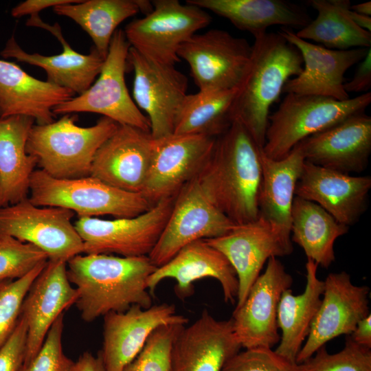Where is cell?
Here are the masks:
<instances>
[{"mask_svg":"<svg viewBox=\"0 0 371 371\" xmlns=\"http://www.w3.org/2000/svg\"><path fill=\"white\" fill-rule=\"evenodd\" d=\"M293 278L275 257L267 260L262 274L252 284L244 302L232 316L234 333L242 348H272L280 339L277 313L282 293L291 289Z\"/></svg>","mask_w":371,"mask_h":371,"instance_id":"cell-15","label":"cell"},{"mask_svg":"<svg viewBox=\"0 0 371 371\" xmlns=\"http://www.w3.org/2000/svg\"><path fill=\"white\" fill-rule=\"evenodd\" d=\"M235 225L216 207L196 177L175 196L168 219L148 256L159 267L186 245L219 237Z\"/></svg>","mask_w":371,"mask_h":371,"instance_id":"cell-10","label":"cell"},{"mask_svg":"<svg viewBox=\"0 0 371 371\" xmlns=\"http://www.w3.org/2000/svg\"><path fill=\"white\" fill-rule=\"evenodd\" d=\"M64 313L55 320L35 357L19 371H71L74 362L63 349Z\"/></svg>","mask_w":371,"mask_h":371,"instance_id":"cell-40","label":"cell"},{"mask_svg":"<svg viewBox=\"0 0 371 371\" xmlns=\"http://www.w3.org/2000/svg\"><path fill=\"white\" fill-rule=\"evenodd\" d=\"M308 3L317 15L295 34L305 41H313L323 47L348 50L371 47V33L357 26L349 17L348 0H311Z\"/></svg>","mask_w":371,"mask_h":371,"instance_id":"cell-34","label":"cell"},{"mask_svg":"<svg viewBox=\"0 0 371 371\" xmlns=\"http://www.w3.org/2000/svg\"><path fill=\"white\" fill-rule=\"evenodd\" d=\"M156 268L148 256L90 254L69 259L67 274L78 291L75 304L82 319L91 322L111 312L126 311L133 305L144 308L153 306L147 280Z\"/></svg>","mask_w":371,"mask_h":371,"instance_id":"cell-2","label":"cell"},{"mask_svg":"<svg viewBox=\"0 0 371 371\" xmlns=\"http://www.w3.org/2000/svg\"><path fill=\"white\" fill-rule=\"evenodd\" d=\"M47 262L38 265L21 278L0 280V348L12 333L25 295Z\"/></svg>","mask_w":371,"mask_h":371,"instance_id":"cell-39","label":"cell"},{"mask_svg":"<svg viewBox=\"0 0 371 371\" xmlns=\"http://www.w3.org/2000/svg\"><path fill=\"white\" fill-rule=\"evenodd\" d=\"M323 297L309 333L295 362L300 364L322 346L342 335H349L358 322L370 314L369 288L352 283L346 271L330 273L326 278Z\"/></svg>","mask_w":371,"mask_h":371,"instance_id":"cell-17","label":"cell"},{"mask_svg":"<svg viewBox=\"0 0 371 371\" xmlns=\"http://www.w3.org/2000/svg\"><path fill=\"white\" fill-rule=\"evenodd\" d=\"M103 317L102 348L98 355L104 371H123L157 327L188 322L187 317L177 313L174 304L168 303L147 308L133 305L126 311L111 312Z\"/></svg>","mask_w":371,"mask_h":371,"instance_id":"cell-19","label":"cell"},{"mask_svg":"<svg viewBox=\"0 0 371 371\" xmlns=\"http://www.w3.org/2000/svg\"><path fill=\"white\" fill-rule=\"evenodd\" d=\"M304 161L297 146L288 155L278 160L267 157L262 150L261 153L259 216L288 239H291V216L295 186Z\"/></svg>","mask_w":371,"mask_h":371,"instance_id":"cell-30","label":"cell"},{"mask_svg":"<svg viewBox=\"0 0 371 371\" xmlns=\"http://www.w3.org/2000/svg\"><path fill=\"white\" fill-rule=\"evenodd\" d=\"M71 371H104L101 357L89 352H83L74 362Z\"/></svg>","mask_w":371,"mask_h":371,"instance_id":"cell-46","label":"cell"},{"mask_svg":"<svg viewBox=\"0 0 371 371\" xmlns=\"http://www.w3.org/2000/svg\"><path fill=\"white\" fill-rule=\"evenodd\" d=\"M34 124L27 116L0 117V208L28 198L37 161L26 145Z\"/></svg>","mask_w":371,"mask_h":371,"instance_id":"cell-29","label":"cell"},{"mask_svg":"<svg viewBox=\"0 0 371 371\" xmlns=\"http://www.w3.org/2000/svg\"><path fill=\"white\" fill-rule=\"evenodd\" d=\"M212 278L219 282L225 302H236L238 280L227 258L205 239L192 242L181 248L168 262L157 267L147 280V287L153 296L157 285L166 278L175 279V293L180 300L194 292V282Z\"/></svg>","mask_w":371,"mask_h":371,"instance_id":"cell-21","label":"cell"},{"mask_svg":"<svg viewBox=\"0 0 371 371\" xmlns=\"http://www.w3.org/2000/svg\"><path fill=\"white\" fill-rule=\"evenodd\" d=\"M152 10L151 1L146 0H86L53 8L56 14L72 19L89 34L104 59L117 26L139 12L146 15Z\"/></svg>","mask_w":371,"mask_h":371,"instance_id":"cell-32","label":"cell"},{"mask_svg":"<svg viewBox=\"0 0 371 371\" xmlns=\"http://www.w3.org/2000/svg\"><path fill=\"white\" fill-rule=\"evenodd\" d=\"M296 146L306 161L346 174L360 173L371 153V117L355 114Z\"/></svg>","mask_w":371,"mask_h":371,"instance_id":"cell-22","label":"cell"},{"mask_svg":"<svg viewBox=\"0 0 371 371\" xmlns=\"http://www.w3.org/2000/svg\"><path fill=\"white\" fill-rule=\"evenodd\" d=\"M130 45L124 30H117L98 78L84 93L53 109L54 115L93 113L118 124L150 132V124L131 98L125 82Z\"/></svg>","mask_w":371,"mask_h":371,"instance_id":"cell-7","label":"cell"},{"mask_svg":"<svg viewBox=\"0 0 371 371\" xmlns=\"http://www.w3.org/2000/svg\"><path fill=\"white\" fill-rule=\"evenodd\" d=\"M370 102V91L343 101L286 93L278 109L269 116L262 152L270 159H282L305 138L364 113Z\"/></svg>","mask_w":371,"mask_h":371,"instance_id":"cell-5","label":"cell"},{"mask_svg":"<svg viewBox=\"0 0 371 371\" xmlns=\"http://www.w3.org/2000/svg\"><path fill=\"white\" fill-rule=\"evenodd\" d=\"M186 3L227 19L254 38L266 34L271 26L300 30L312 20L302 7L284 0H187Z\"/></svg>","mask_w":371,"mask_h":371,"instance_id":"cell-28","label":"cell"},{"mask_svg":"<svg viewBox=\"0 0 371 371\" xmlns=\"http://www.w3.org/2000/svg\"><path fill=\"white\" fill-rule=\"evenodd\" d=\"M303 69L300 51L278 33L255 38L247 73L238 88L232 108V122H240L262 149L269 110L286 82Z\"/></svg>","mask_w":371,"mask_h":371,"instance_id":"cell-3","label":"cell"},{"mask_svg":"<svg viewBox=\"0 0 371 371\" xmlns=\"http://www.w3.org/2000/svg\"><path fill=\"white\" fill-rule=\"evenodd\" d=\"M317 267L315 262L307 259L306 284L304 292L295 295L291 289H286L279 302L277 322L281 335L275 351L293 362H295L308 337L322 301L324 282L317 276Z\"/></svg>","mask_w":371,"mask_h":371,"instance_id":"cell-31","label":"cell"},{"mask_svg":"<svg viewBox=\"0 0 371 371\" xmlns=\"http://www.w3.org/2000/svg\"><path fill=\"white\" fill-rule=\"evenodd\" d=\"M299 365L301 371H371V350L346 335L339 352L329 354L325 345Z\"/></svg>","mask_w":371,"mask_h":371,"instance_id":"cell-36","label":"cell"},{"mask_svg":"<svg viewBox=\"0 0 371 371\" xmlns=\"http://www.w3.org/2000/svg\"><path fill=\"white\" fill-rule=\"evenodd\" d=\"M186 325L171 324L155 328L137 357L123 371H170L173 343Z\"/></svg>","mask_w":371,"mask_h":371,"instance_id":"cell-37","label":"cell"},{"mask_svg":"<svg viewBox=\"0 0 371 371\" xmlns=\"http://www.w3.org/2000/svg\"><path fill=\"white\" fill-rule=\"evenodd\" d=\"M370 188V176H353L304 161L295 196L317 203L350 227L366 211Z\"/></svg>","mask_w":371,"mask_h":371,"instance_id":"cell-23","label":"cell"},{"mask_svg":"<svg viewBox=\"0 0 371 371\" xmlns=\"http://www.w3.org/2000/svg\"><path fill=\"white\" fill-rule=\"evenodd\" d=\"M232 319L218 320L207 309L184 326L172 346L170 371H222L241 349Z\"/></svg>","mask_w":371,"mask_h":371,"instance_id":"cell-25","label":"cell"},{"mask_svg":"<svg viewBox=\"0 0 371 371\" xmlns=\"http://www.w3.org/2000/svg\"><path fill=\"white\" fill-rule=\"evenodd\" d=\"M155 143L150 132L118 124L98 150L90 176L117 189L141 194L153 162Z\"/></svg>","mask_w":371,"mask_h":371,"instance_id":"cell-18","label":"cell"},{"mask_svg":"<svg viewBox=\"0 0 371 371\" xmlns=\"http://www.w3.org/2000/svg\"><path fill=\"white\" fill-rule=\"evenodd\" d=\"M76 115L65 114L47 124H35L29 134L26 150L40 169L60 179L90 176L95 155L115 131L118 124L102 117L91 126L76 124Z\"/></svg>","mask_w":371,"mask_h":371,"instance_id":"cell-4","label":"cell"},{"mask_svg":"<svg viewBox=\"0 0 371 371\" xmlns=\"http://www.w3.org/2000/svg\"><path fill=\"white\" fill-rule=\"evenodd\" d=\"M237 90L188 94L176 115L173 133L215 138L222 135L232 123L231 108Z\"/></svg>","mask_w":371,"mask_h":371,"instance_id":"cell-35","label":"cell"},{"mask_svg":"<svg viewBox=\"0 0 371 371\" xmlns=\"http://www.w3.org/2000/svg\"><path fill=\"white\" fill-rule=\"evenodd\" d=\"M220 251L235 270L238 280L236 307L245 301L265 263L271 258L290 255L291 239L284 237L261 216L235 227L219 237L205 239Z\"/></svg>","mask_w":371,"mask_h":371,"instance_id":"cell-16","label":"cell"},{"mask_svg":"<svg viewBox=\"0 0 371 371\" xmlns=\"http://www.w3.org/2000/svg\"><path fill=\"white\" fill-rule=\"evenodd\" d=\"M78 296L67 277V262L48 260L31 284L21 309L20 316L27 327L23 365L35 357L53 323L76 303Z\"/></svg>","mask_w":371,"mask_h":371,"instance_id":"cell-24","label":"cell"},{"mask_svg":"<svg viewBox=\"0 0 371 371\" xmlns=\"http://www.w3.org/2000/svg\"><path fill=\"white\" fill-rule=\"evenodd\" d=\"M252 45L228 32L212 29L195 34L180 47L178 56L187 62L201 91L238 89L249 67Z\"/></svg>","mask_w":371,"mask_h":371,"instance_id":"cell-9","label":"cell"},{"mask_svg":"<svg viewBox=\"0 0 371 371\" xmlns=\"http://www.w3.org/2000/svg\"><path fill=\"white\" fill-rule=\"evenodd\" d=\"M260 148L238 121L216 137L213 151L197 178L216 207L236 225L260 216Z\"/></svg>","mask_w":371,"mask_h":371,"instance_id":"cell-1","label":"cell"},{"mask_svg":"<svg viewBox=\"0 0 371 371\" xmlns=\"http://www.w3.org/2000/svg\"><path fill=\"white\" fill-rule=\"evenodd\" d=\"M353 77L344 84L345 91L349 93L369 92L371 87V47L364 58L359 63Z\"/></svg>","mask_w":371,"mask_h":371,"instance_id":"cell-43","label":"cell"},{"mask_svg":"<svg viewBox=\"0 0 371 371\" xmlns=\"http://www.w3.org/2000/svg\"><path fill=\"white\" fill-rule=\"evenodd\" d=\"M28 199L36 205L69 210L78 218L133 217L153 206L142 194L117 189L91 176L60 179L41 169L32 175Z\"/></svg>","mask_w":371,"mask_h":371,"instance_id":"cell-6","label":"cell"},{"mask_svg":"<svg viewBox=\"0 0 371 371\" xmlns=\"http://www.w3.org/2000/svg\"><path fill=\"white\" fill-rule=\"evenodd\" d=\"M27 327L19 316L17 324L7 341L0 348V371H19L24 361Z\"/></svg>","mask_w":371,"mask_h":371,"instance_id":"cell-42","label":"cell"},{"mask_svg":"<svg viewBox=\"0 0 371 371\" xmlns=\"http://www.w3.org/2000/svg\"><path fill=\"white\" fill-rule=\"evenodd\" d=\"M291 239L307 259L328 268L335 260L334 245L349 227L339 223L317 203L295 196L291 216Z\"/></svg>","mask_w":371,"mask_h":371,"instance_id":"cell-33","label":"cell"},{"mask_svg":"<svg viewBox=\"0 0 371 371\" xmlns=\"http://www.w3.org/2000/svg\"><path fill=\"white\" fill-rule=\"evenodd\" d=\"M47 260V255L32 244L0 235V280L21 278Z\"/></svg>","mask_w":371,"mask_h":371,"instance_id":"cell-38","label":"cell"},{"mask_svg":"<svg viewBox=\"0 0 371 371\" xmlns=\"http://www.w3.org/2000/svg\"><path fill=\"white\" fill-rule=\"evenodd\" d=\"M71 91L34 78L17 64L0 59V117L24 115L36 124L55 121L53 109L69 100Z\"/></svg>","mask_w":371,"mask_h":371,"instance_id":"cell-27","label":"cell"},{"mask_svg":"<svg viewBox=\"0 0 371 371\" xmlns=\"http://www.w3.org/2000/svg\"><path fill=\"white\" fill-rule=\"evenodd\" d=\"M174 199L175 196L163 199L133 217H79L74 225L84 244L83 253L148 256L168 219Z\"/></svg>","mask_w":371,"mask_h":371,"instance_id":"cell-12","label":"cell"},{"mask_svg":"<svg viewBox=\"0 0 371 371\" xmlns=\"http://www.w3.org/2000/svg\"><path fill=\"white\" fill-rule=\"evenodd\" d=\"M351 6V5H350ZM348 14L350 19L359 27L370 32L371 17L363 15L352 11L350 8L348 10Z\"/></svg>","mask_w":371,"mask_h":371,"instance_id":"cell-47","label":"cell"},{"mask_svg":"<svg viewBox=\"0 0 371 371\" xmlns=\"http://www.w3.org/2000/svg\"><path fill=\"white\" fill-rule=\"evenodd\" d=\"M349 336L357 344L371 348L370 313L358 322L355 328Z\"/></svg>","mask_w":371,"mask_h":371,"instance_id":"cell-45","label":"cell"},{"mask_svg":"<svg viewBox=\"0 0 371 371\" xmlns=\"http://www.w3.org/2000/svg\"><path fill=\"white\" fill-rule=\"evenodd\" d=\"M80 1V0H27L14 6L11 10V15L15 18L26 15L33 16L48 8Z\"/></svg>","mask_w":371,"mask_h":371,"instance_id":"cell-44","label":"cell"},{"mask_svg":"<svg viewBox=\"0 0 371 371\" xmlns=\"http://www.w3.org/2000/svg\"><path fill=\"white\" fill-rule=\"evenodd\" d=\"M26 25L45 29L53 34L62 45L61 53L52 56L30 54L24 51L12 36L1 52V56L41 67L45 71L48 82L67 89L75 94L86 91L98 76L104 61L95 49L91 47L88 54L75 51L63 37L59 24H47L38 14L31 16Z\"/></svg>","mask_w":371,"mask_h":371,"instance_id":"cell-26","label":"cell"},{"mask_svg":"<svg viewBox=\"0 0 371 371\" xmlns=\"http://www.w3.org/2000/svg\"><path fill=\"white\" fill-rule=\"evenodd\" d=\"M127 62L134 71V102L147 114L151 135L159 139L172 134L176 115L188 95L187 77L175 66L152 61L131 47Z\"/></svg>","mask_w":371,"mask_h":371,"instance_id":"cell-13","label":"cell"},{"mask_svg":"<svg viewBox=\"0 0 371 371\" xmlns=\"http://www.w3.org/2000/svg\"><path fill=\"white\" fill-rule=\"evenodd\" d=\"M222 371H301L300 365L272 348L257 347L239 351L224 365Z\"/></svg>","mask_w":371,"mask_h":371,"instance_id":"cell-41","label":"cell"},{"mask_svg":"<svg viewBox=\"0 0 371 371\" xmlns=\"http://www.w3.org/2000/svg\"><path fill=\"white\" fill-rule=\"evenodd\" d=\"M216 139L175 133L155 139L153 162L141 194L153 205L175 196L198 177L213 151Z\"/></svg>","mask_w":371,"mask_h":371,"instance_id":"cell-14","label":"cell"},{"mask_svg":"<svg viewBox=\"0 0 371 371\" xmlns=\"http://www.w3.org/2000/svg\"><path fill=\"white\" fill-rule=\"evenodd\" d=\"M75 213L59 207L38 206L29 199L0 208V235L30 243L48 260L67 262L84 252L72 218Z\"/></svg>","mask_w":371,"mask_h":371,"instance_id":"cell-11","label":"cell"},{"mask_svg":"<svg viewBox=\"0 0 371 371\" xmlns=\"http://www.w3.org/2000/svg\"><path fill=\"white\" fill-rule=\"evenodd\" d=\"M279 32L300 51L303 59L302 71L286 82L282 92L324 96L339 101L350 98L344 88V74L364 58L370 47L330 49L299 38L289 28L282 27Z\"/></svg>","mask_w":371,"mask_h":371,"instance_id":"cell-20","label":"cell"},{"mask_svg":"<svg viewBox=\"0 0 371 371\" xmlns=\"http://www.w3.org/2000/svg\"><path fill=\"white\" fill-rule=\"evenodd\" d=\"M350 9L359 14L370 16L371 15V2L367 1L355 4L350 6Z\"/></svg>","mask_w":371,"mask_h":371,"instance_id":"cell-48","label":"cell"},{"mask_svg":"<svg viewBox=\"0 0 371 371\" xmlns=\"http://www.w3.org/2000/svg\"><path fill=\"white\" fill-rule=\"evenodd\" d=\"M152 11L130 22L124 30L130 47L145 58L174 65L181 46L206 27L212 17L204 10L177 0H153Z\"/></svg>","mask_w":371,"mask_h":371,"instance_id":"cell-8","label":"cell"}]
</instances>
